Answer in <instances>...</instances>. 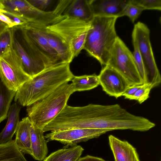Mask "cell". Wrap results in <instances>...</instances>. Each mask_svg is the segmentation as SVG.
<instances>
[{
  "instance_id": "44dd1931",
  "label": "cell",
  "mask_w": 161,
  "mask_h": 161,
  "mask_svg": "<svg viewBox=\"0 0 161 161\" xmlns=\"http://www.w3.org/2000/svg\"><path fill=\"white\" fill-rule=\"evenodd\" d=\"M16 92L8 88L0 76V123L7 118L8 110Z\"/></svg>"
},
{
  "instance_id": "ffe728a7",
  "label": "cell",
  "mask_w": 161,
  "mask_h": 161,
  "mask_svg": "<svg viewBox=\"0 0 161 161\" xmlns=\"http://www.w3.org/2000/svg\"><path fill=\"white\" fill-rule=\"evenodd\" d=\"M0 161H27L15 140L0 144Z\"/></svg>"
},
{
  "instance_id": "1f68e13d",
  "label": "cell",
  "mask_w": 161,
  "mask_h": 161,
  "mask_svg": "<svg viewBox=\"0 0 161 161\" xmlns=\"http://www.w3.org/2000/svg\"><path fill=\"white\" fill-rule=\"evenodd\" d=\"M0 20L6 24L9 28H12L16 26L15 24L8 17L1 12H0Z\"/></svg>"
},
{
  "instance_id": "d6986e66",
  "label": "cell",
  "mask_w": 161,
  "mask_h": 161,
  "mask_svg": "<svg viewBox=\"0 0 161 161\" xmlns=\"http://www.w3.org/2000/svg\"><path fill=\"white\" fill-rule=\"evenodd\" d=\"M84 150L80 145L66 147L52 153L43 161H77Z\"/></svg>"
},
{
  "instance_id": "9a60e30c",
  "label": "cell",
  "mask_w": 161,
  "mask_h": 161,
  "mask_svg": "<svg viewBox=\"0 0 161 161\" xmlns=\"http://www.w3.org/2000/svg\"><path fill=\"white\" fill-rule=\"evenodd\" d=\"M44 132L42 129L32 124L31 128V155L39 161L44 159L48 153L47 142Z\"/></svg>"
},
{
  "instance_id": "d4e9b609",
  "label": "cell",
  "mask_w": 161,
  "mask_h": 161,
  "mask_svg": "<svg viewBox=\"0 0 161 161\" xmlns=\"http://www.w3.org/2000/svg\"><path fill=\"white\" fill-rule=\"evenodd\" d=\"M144 10L142 7L130 2L124 8L123 12V16L126 15L128 17L133 23L138 17L142 12Z\"/></svg>"
},
{
  "instance_id": "7c38bea8",
  "label": "cell",
  "mask_w": 161,
  "mask_h": 161,
  "mask_svg": "<svg viewBox=\"0 0 161 161\" xmlns=\"http://www.w3.org/2000/svg\"><path fill=\"white\" fill-rule=\"evenodd\" d=\"M94 16L115 17L123 16V12L129 0H88Z\"/></svg>"
},
{
  "instance_id": "603a6c76",
  "label": "cell",
  "mask_w": 161,
  "mask_h": 161,
  "mask_svg": "<svg viewBox=\"0 0 161 161\" xmlns=\"http://www.w3.org/2000/svg\"><path fill=\"white\" fill-rule=\"evenodd\" d=\"M12 41V28H9L0 35V58L11 50Z\"/></svg>"
},
{
  "instance_id": "6da1fadb",
  "label": "cell",
  "mask_w": 161,
  "mask_h": 161,
  "mask_svg": "<svg viewBox=\"0 0 161 161\" xmlns=\"http://www.w3.org/2000/svg\"><path fill=\"white\" fill-rule=\"evenodd\" d=\"M74 75L69 63H62L46 69L25 82L16 91L14 101L28 106L47 96Z\"/></svg>"
},
{
  "instance_id": "83f0119b",
  "label": "cell",
  "mask_w": 161,
  "mask_h": 161,
  "mask_svg": "<svg viewBox=\"0 0 161 161\" xmlns=\"http://www.w3.org/2000/svg\"><path fill=\"white\" fill-rule=\"evenodd\" d=\"M134 51L132 53L135 64L143 84L145 81V70L143 62L138 49L136 44L133 43Z\"/></svg>"
},
{
  "instance_id": "e0dca14e",
  "label": "cell",
  "mask_w": 161,
  "mask_h": 161,
  "mask_svg": "<svg viewBox=\"0 0 161 161\" xmlns=\"http://www.w3.org/2000/svg\"><path fill=\"white\" fill-rule=\"evenodd\" d=\"M63 14L88 22H91L94 17L87 0H71Z\"/></svg>"
},
{
  "instance_id": "8992f818",
  "label": "cell",
  "mask_w": 161,
  "mask_h": 161,
  "mask_svg": "<svg viewBox=\"0 0 161 161\" xmlns=\"http://www.w3.org/2000/svg\"><path fill=\"white\" fill-rule=\"evenodd\" d=\"M107 65L120 73L130 86L143 84L132 53L118 36L111 53Z\"/></svg>"
},
{
  "instance_id": "277c9868",
  "label": "cell",
  "mask_w": 161,
  "mask_h": 161,
  "mask_svg": "<svg viewBox=\"0 0 161 161\" xmlns=\"http://www.w3.org/2000/svg\"><path fill=\"white\" fill-rule=\"evenodd\" d=\"M150 35V30L145 24L138 22L135 25L132 34V42L136 44L144 64L143 84L150 85L153 89L160 84L161 76L154 59Z\"/></svg>"
},
{
  "instance_id": "f1b7e54d",
  "label": "cell",
  "mask_w": 161,
  "mask_h": 161,
  "mask_svg": "<svg viewBox=\"0 0 161 161\" xmlns=\"http://www.w3.org/2000/svg\"><path fill=\"white\" fill-rule=\"evenodd\" d=\"M32 6L40 10L45 11L53 3V0H27Z\"/></svg>"
},
{
  "instance_id": "3957f363",
  "label": "cell",
  "mask_w": 161,
  "mask_h": 161,
  "mask_svg": "<svg viewBox=\"0 0 161 161\" xmlns=\"http://www.w3.org/2000/svg\"><path fill=\"white\" fill-rule=\"evenodd\" d=\"M75 92L72 83H65L47 96L27 106V117L32 124L42 129L67 105L70 96Z\"/></svg>"
},
{
  "instance_id": "2e32d148",
  "label": "cell",
  "mask_w": 161,
  "mask_h": 161,
  "mask_svg": "<svg viewBox=\"0 0 161 161\" xmlns=\"http://www.w3.org/2000/svg\"><path fill=\"white\" fill-rule=\"evenodd\" d=\"M21 106L15 102L11 105L7 114V123L0 133V144L6 143L12 139L20 121Z\"/></svg>"
},
{
  "instance_id": "4316f807",
  "label": "cell",
  "mask_w": 161,
  "mask_h": 161,
  "mask_svg": "<svg viewBox=\"0 0 161 161\" xmlns=\"http://www.w3.org/2000/svg\"><path fill=\"white\" fill-rule=\"evenodd\" d=\"M130 3L138 5L145 10H161V0H130Z\"/></svg>"
},
{
  "instance_id": "9c48e42d",
  "label": "cell",
  "mask_w": 161,
  "mask_h": 161,
  "mask_svg": "<svg viewBox=\"0 0 161 161\" xmlns=\"http://www.w3.org/2000/svg\"><path fill=\"white\" fill-rule=\"evenodd\" d=\"M110 130L95 129H75L52 131L46 134L45 138L47 142L58 141L65 145V147L76 145L81 142L97 138Z\"/></svg>"
},
{
  "instance_id": "4dcf8cb0",
  "label": "cell",
  "mask_w": 161,
  "mask_h": 161,
  "mask_svg": "<svg viewBox=\"0 0 161 161\" xmlns=\"http://www.w3.org/2000/svg\"><path fill=\"white\" fill-rule=\"evenodd\" d=\"M142 85L129 86L124 92L122 96L124 97L125 99H129L141 87Z\"/></svg>"
},
{
  "instance_id": "52a82bcc",
  "label": "cell",
  "mask_w": 161,
  "mask_h": 161,
  "mask_svg": "<svg viewBox=\"0 0 161 161\" xmlns=\"http://www.w3.org/2000/svg\"><path fill=\"white\" fill-rule=\"evenodd\" d=\"M0 76L8 88L15 92L31 78L24 71L21 61L12 47L0 58Z\"/></svg>"
},
{
  "instance_id": "8fae6325",
  "label": "cell",
  "mask_w": 161,
  "mask_h": 161,
  "mask_svg": "<svg viewBox=\"0 0 161 161\" xmlns=\"http://www.w3.org/2000/svg\"><path fill=\"white\" fill-rule=\"evenodd\" d=\"M3 10L21 15L28 21L42 23L46 21L48 14L38 10L30 4L27 0H0Z\"/></svg>"
},
{
  "instance_id": "cb8c5ba5",
  "label": "cell",
  "mask_w": 161,
  "mask_h": 161,
  "mask_svg": "<svg viewBox=\"0 0 161 161\" xmlns=\"http://www.w3.org/2000/svg\"><path fill=\"white\" fill-rule=\"evenodd\" d=\"M89 29L79 35L72 41L70 48L73 58L77 56L81 50L84 49Z\"/></svg>"
},
{
  "instance_id": "30bf717a",
  "label": "cell",
  "mask_w": 161,
  "mask_h": 161,
  "mask_svg": "<svg viewBox=\"0 0 161 161\" xmlns=\"http://www.w3.org/2000/svg\"><path fill=\"white\" fill-rule=\"evenodd\" d=\"M98 76L99 85L103 91L109 96L116 98L122 96L130 86L120 73L108 65L103 68Z\"/></svg>"
},
{
  "instance_id": "d6a6232c",
  "label": "cell",
  "mask_w": 161,
  "mask_h": 161,
  "mask_svg": "<svg viewBox=\"0 0 161 161\" xmlns=\"http://www.w3.org/2000/svg\"><path fill=\"white\" fill-rule=\"evenodd\" d=\"M77 161H107L102 158L87 155L80 158Z\"/></svg>"
},
{
  "instance_id": "5b68a950",
  "label": "cell",
  "mask_w": 161,
  "mask_h": 161,
  "mask_svg": "<svg viewBox=\"0 0 161 161\" xmlns=\"http://www.w3.org/2000/svg\"><path fill=\"white\" fill-rule=\"evenodd\" d=\"M12 28V48L21 61L24 71L32 78L47 69V67L20 26Z\"/></svg>"
},
{
  "instance_id": "ba28073f",
  "label": "cell",
  "mask_w": 161,
  "mask_h": 161,
  "mask_svg": "<svg viewBox=\"0 0 161 161\" xmlns=\"http://www.w3.org/2000/svg\"><path fill=\"white\" fill-rule=\"evenodd\" d=\"M28 39L39 53L47 68L63 63L56 52L34 22L30 21L20 25Z\"/></svg>"
},
{
  "instance_id": "4fadbf2b",
  "label": "cell",
  "mask_w": 161,
  "mask_h": 161,
  "mask_svg": "<svg viewBox=\"0 0 161 161\" xmlns=\"http://www.w3.org/2000/svg\"><path fill=\"white\" fill-rule=\"evenodd\" d=\"M34 23L42 32L50 46L57 53L62 61L70 64L74 58L68 44L47 26Z\"/></svg>"
},
{
  "instance_id": "484cf974",
  "label": "cell",
  "mask_w": 161,
  "mask_h": 161,
  "mask_svg": "<svg viewBox=\"0 0 161 161\" xmlns=\"http://www.w3.org/2000/svg\"><path fill=\"white\" fill-rule=\"evenodd\" d=\"M152 89L150 85L143 84L129 100H136L140 104H141L149 97V94Z\"/></svg>"
},
{
  "instance_id": "7402d4cb",
  "label": "cell",
  "mask_w": 161,
  "mask_h": 161,
  "mask_svg": "<svg viewBox=\"0 0 161 161\" xmlns=\"http://www.w3.org/2000/svg\"><path fill=\"white\" fill-rule=\"evenodd\" d=\"M71 81L75 92L91 90L99 85L98 76L96 74L75 76Z\"/></svg>"
},
{
  "instance_id": "ac0fdd59",
  "label": "cell",
  "mask_w": 161,
  "mask_h": 161,
  "mask_svg": "<svg viewBox=\"0 0 161 161\" xmlns=\"http://www.w3.org/2000/svg\"><path fill=\"white\" fill-rule=\"evenodd\" d=\"M32 123L28 117L19 121L15 132V139L18 148L24 154H31V128Z\"/></svg>"
},
{
  "instance_id": "7a4b0ae2",
  "label": "cell",
  "mask_w": 161,
  "mask_h": 161,
  "mask_svg": "<svg viewBox=\"0 0 161 161\" xmlns=\"http://www.w3.org/2000/svg\"><path fill=\"white\" fill-rule=\"evenodd\" d=\"M115 17L94 16L88 31L84 49L102 65H107L118 36Z\"/></svg>"
},
{
  "instance_id": "f546056e",
  "label": "cell",
  "mask_w": 161,
  "mask_h": 161,
  "mask_svg": "<svg viewBox=\"0 0 161 161\" xmlns=\"http://www.w3.org/2000/svg\"><path fill=\"white\" fill-rule=\"evenodd\" d=\"M3 10L2 13L8 17L16 26L21 25L28 22L26 18L21 15Z\"/></svg>"
},
{
  "instance_id": "836d02e7",
  "label": "cell",
  "mask_w": 161,
  "mask_h": 161,
  "mask_svg": "<svg viewBox=\"0 0 161 161\" xmlns=\"http://www.w3.org/2000/svg\"><path fill=\"white\" fill-rule=\"evenodd\" d=\"M9 28L8 25L0 20V35Z\"/></svg>"
},
{
  "instance_id": "5bb4252c",
  "label": "cell",
  "mask_w": 161,
  "mask_h": 161,
  "mask_svg": "<svg viewBox=\"0 0 161 161\" xmlns=\"http://www.w3.org/2000/svg\"><path fill=\"white\" fill-rule=\"evenodd\" d=\"M109 144L115 161H140L136 148L126 141L110 135Z\"/></svg>"
}]
</instances>
